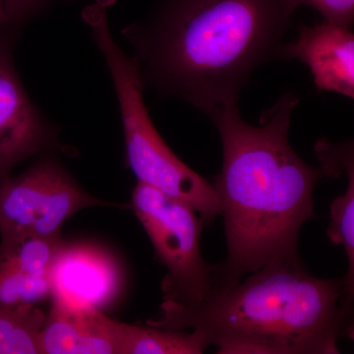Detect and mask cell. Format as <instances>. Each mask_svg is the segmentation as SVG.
Masks as SVG:
<instances>
[{
  "label": "cell",
  "instance_id": "obj_10",
  "mask_svg": "<svg viewBox=\"0 0 354 354\" xmlns=\"http://www.w3.org/2000/svg\"><path fill=\"white\" fill-rule=\"evenodd\" d=\"M122 324L101 310L53 301L41 330V354H122Z\"/></svg>",
  "mask_w": 354,
  "mask_h": 354
},
{
  "label": "cell",
  "instance_id": "obj_5",
  "mask_svg": "<svg viewBox=\"0 0 354 354\" xmlns=\"http://www.w3.org/2000/svg\"><path fill=\"white\" fill-rule=\"evenodd\" d=\"M132 209L167 269L162 281L164 301L197 304L211 292L214 266L203 259L204 221L188 203L137 183Z\"/></svg>",
  "mask_w": 354,
  "mask_h": 354
},
{
  "label": "cell",
  "instance_id": "obj_1",
  "mask_svg": "<svg viewBox=\"0 0 354 354\" xmlns=\"http://www.w3.org/2000/svg\"><path fill=\"white\" fill-rule=\"evenodd\" d=\"M299 99L286 93L249 124L237 104L208 113L220 135L223 167L214 185L225 223L227 255L214 266L213 286L230 285L278 260L299 257L298 237L313 216V192L323 177L288 141Z\"/></svg>",
  "mask_w": 354,
  "mask_h": 354
},
{
  "label": "cell",
  "instance_id": "obj_16",
  "mask_svg": "<svg viewBox=\"0 0 354 354\" xmlns=\"http://www.w3.org/2000/svg\"><path fill=\"white\" fill-rule=\"evenodd\" d=\"M291 13L298 7H312L320 12L326 22L351 28L354 19V0H285Z\"/></svg>",
  "mask_w": 354,
  "mask_h": 354
},
{
  "label": "cell",
  "instance_id": "obj_18",
  "mask_svg": "<svg viewBox=\"0 0 354 354\" xmlns=\"http://www.w3.org/2000/svg\"><path fill=\"white\" fill-rule=\"evenodd\" d=\"M4 25H7V17L6 9H4V1L0 0V30Z\"/></svg>",
  "mask_w": 354,
  "mask_h": 354
},
{
  "label": "cell",
  "instance_id": "obj_7",
  "mask_svg": "<svg viewBox=\"0 0 354 354\" xmlns=\"http://www.w3.org/2000/svg\"><path fill=\"white\" fill-rule=\"evenodd\" d=\"M57 130L28 95L6 39L0 38V185L27 158L50 148Z\"/></svg>",
  "mask_w": 354,
  "mask_h": 354
},
{
  "label": "cell",
  "instance_id": "obj_12",
  "mask_svg": "<svg viewBox=\"0 0 354 354\" xmlns=\"http://www.w3.org/2000/svg\"><path fill=\"white\" fill-rule=\"evenodd\" d=\"M208 348L193 330L122 325V354H201Z\"/></svg>",
  "mask_w": 354,
  "mask_h": 354
},
{
  "label": "cell",
  "instance_id": "obj_13",
  "mask_svg": "<svg viewBox=\"0 0 354 354\" xmlns=\"http://www.w3.org/2000/svg\"><path fill=\"white\" fill-rule=\"evenodd\" d=\"M60 235L25 234L1 239L0 266L37 277H48L60 247Z\"/></svg>",
  "mask_w": 354,
  "mask_h": 354
},
{
  "label": "cell",
  "instance_id": "obj_3",
  "mask_svg": "<svg viewBox=\"0 0 354 354\" xmlns=\"http://www.w3.org/2000/svg\"><path fill=\"white\" fill-rule=\"evenodd\" d=\"M344 279L310 274L300 257L278 260L244 281L215 286L197 304L164 301L149 326L192 330L220 354H337L353 337Z\"/></svg>",
  "mask_w": 354,
  "mask_h": 354
},
{
  "label": "cell",
  "instance_id": "obj_6",
  "mask_svg": "<svg viewBox=\"0 0 354 354\" xmlns=\"http://www.w3.org/2000/svg\"><path fill=\"white\" fill-rule=\"evenodd\" d=\"M113 205L86 192L57 160L43 158L0 185V235H62L81 209Z\"/></svg>",
  "mask_w": 354,
  "mask_h": 354
},
{
  "label": "cell",
  "instance_id": "obj_11",
  "mask_svg": "<svg viewBox=\"0 0 354 354\" xmlns=\"http://www.w3.org/2000/svg\"><path fill=\"white\" fill-rule=\"evenodd\" d=\"M317 158L330 177L346 176L348 187L344 195L330 205V223L327 234L335 245L344 246L348 257V274L344 277L342 305L353 317L354 299V151L353 142L333 144L322 139L315 145Z\"/></svg>",
  "mask_w": 354,
  "mask_h": 354
},
{
  "label": "cell",
  "instance_id": "obj_15",
  "mask_svg": "<svg viewBox=\"0 0 354 354\" xmlns=\"http://www.w3.org/2000/svg\"><path fill=\"white\" fill-rule=\"evenodd\" d=\"M50 297L48 277L31 276L0 266V307L37 305Z\"/></svg>",
  "mask_w": 354,
  "mask_h": 354
},
{
  "label": "cell",
  "instance_id": "obj_8",
  "mask_svg": "<svg viewBox=\"0 0 354 354\" xmlns=\"http://www.w3.org/2000/svg\"><path fill=\"white\" fill-rule=\"evenodd\" d=\"M48 279L53 301L102 311L120 297L124 274L118 260L102 247L64 242Z\"/></svg>",
  "mask_w": 354,
  "mask_h": 354
},
{
  "label": "cell",
  "instance_id": "obj_17",
  "mask_svg": "<svg viewBox=\"0 0 354 354\" xmlns=\"http://www.w3.org/2000/svg\"><path fill=\"white\" fill-rule=\"evenodd\" d=\"M7 24L20 27L38 15L53 0H3Z\"/></svg>",
  "mask_w": 354,
  "mask_h": 354
},
{
  "label": "cell",
  "instance_id": "obj_9",
  "mask_svg": "<svg viewBox=\"0 0 354 354\" xmlns=\"http://www.w3.org/2000/svg\"><path fill=\"white\" fill-rule=\"evenodd\" d=\"M306 64L319 91L354 97V35L351 28L323 21L301 28L293 43L283 44L279 58Z\"/></svg>",
  "mask_w": 354,
  "mask_h": 354
},
{
  "label": "cell",
  "instance_id": "obj_2",
  "mask_svg": "<svg viewBox=\"0 0 354 354\" xmlns=\"http://www.w3.org/2000/svg\"><path fill=\"white\" fill-rule=\"evenodd\" d=\"M292 14L285 0H158L122 35L144 87L208 114L279 58Z\"/></svg>",
  "mask_w": 354,
  "mask_h": 354
},
{
  "label": "cell",
  "instance_id": "obj_14",
  "mask_svg": "<svg viewBox=\"0 0 354 354\" xmlns=\"http://www.w3.org/2000/svg\"><path fill=\"white\" fill-rule=\"evenodd\" d=\"M46 316L37 305L0 307V354H41Z\"/></svg>",
  "mask_w": 354,
  "mask_h": 354
},
{
  "label": "cell",
  "instance_id": "obj_4",
  "mask_svg": "<svg viewBox=\"0 0 354 354\" xmlns=\"http://www.w3.org/2000/svg\"><path fill=\"white\" fill-rule=\"evenodd\" d=\"M88 18L93 39L113 82L124 135L127 162L137 183L188 203L208 227L221 215L215 187L184 164L158 132L147 109L145 87L136 62L114 39L104 7H95Z\"/></svg>",
  "mask_w": 354,
  "mask_h": 354
}]
</instances>
